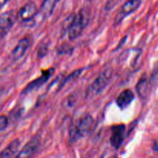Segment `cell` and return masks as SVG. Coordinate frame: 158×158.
Listing matches in <instances>:
<instances>
[{
	"label": "cell",
	"instance_id": "cell-4",
	"mask_svg": "<svg viewBox=\"0 0 158 158\" xmlns=\"http://www.w3.org/2000/svg\"><path fill=\"white\" fill-rule=\"evenodd\" d=\"M142 1L143 0H127L122 6L120 11L116 15L115 19H114V25L117 26V25L120 24L126 17L131 15L133 12L137 10V9L141 5Z\"/></svg>",
	"mask_w": 158,
	"mask_h": 158
},
{
	"label": "cell",
	"instance_id": "cell-7",
	"mask_svg": "<svg viewBox=\"0 0 158 158\" xmlns=\"http://www.w3.org/2000/svg\"><path fill=\"white\" fill-rule=\"evenodd\" d=\"M40 140L37 137H34L19 151L16 158H33L40 148Z\"/></svg>",
	"mask_w": 158,
	"mask_h": 158
},
{
	"label": "cell",
	"instance_id": "cell-10",
	"mask_svg": "<svg viewBox=\"0 0 158 158\" xmlns=\"http://www.w3.org/2000/svg\"><path fill=\"white\" fill-rule=\"evenodd\" d=\"M31 45V40L29 37H24L19 41L12 52V57L14 60H19L26 54Z\"/></svg>",
	"mask_w": 158,
	"mask_h": 158
},
{
	"label": "cell",
	"instance_id": "cell-12",
	"mask_svg": "<svg viewBox=\"0 0 158 158\" xmlns=\"http://www.w3.org/2000/svg\"><path fill=\"white\" fill-rule=\"evenodd\" d=\"M20 142L19 140H14L0 153V158H16L19 150Z\"/></svg>",
	"mask_w": 158,
	"mask_h": 158
},
{
	"label": "cell",
	"instance_id": "cell-1",
	"mask_svg": "<svg viewBox=\"0 0 158 158\" xmlns=\"http://www.w3.org/2000/svg\"><path fill=\"white\" fill-rule=\"evenodd\" d=\"M90 20V11L87 8L80 9L77 14H72L66 20V29L70 40L78 38Z\"/></svg>",
	"mask_w": 158,
	"mask_h": 158
},
{
	"label": "cell",
	"instance_id": "cell-5",
	"mask_svg": "<svg viewBox=\"0 0 158 158\" xmlns=\"http://www.w3.org/2000/svg\"><path fill=\"white\" fill-rule=\"evenodd\" d=\"M18 18L14 11H7L0 15V37L3 38L11 30Z\"/></svg>",
	"mask_w": 158,
	"mask_h": 158
},
{
	"label": "cell",
	"instance_id": "cell-20",
	"mask_svg": "<svg viewBox=\"0 0 158 158\" xmlns=\"http://www.w3.org/2000/svg\"><path fill=\"white\" fill-rule=\"evenodd\" d=\"M110 158H117V156H112V157H110Z\"/></svg>",
	"mask_w": 158,
	"mask_h": 158
},
{
	"label": "cell",
	"instance_id": "cell-18",
	"mask_svg": "<svg viewBox=\"0 0 158 158\" xmlns=\"http://www.w3.org/2000/svg\"><path fill=\"white\" fill-rule=\"evenodd\" d=\"M9 1H10V0H0V9L2 7H4Z\"/></svg>",
	"mask_w": 158,
	"mask_h": 158
},
{
	"label": "cell",
	"instance_id": "cell-9",
	"mask_svg": "<svg viewBox=\"0 0 158 158\" xmlns=\"http://www.w3.org/2000/svg\"><path fill=\"white\" fill-rule=\"evenodd\" d=\"M125 133V126L123 124H118L114 126L111 130L110 143L116 149L120 148L123 142Z\"/></svg>",
	"mask_w": 158,
	"mask_h": 158
},
{
	"label": "cell",
	"instance_id": "cell-13",
	"mask_svg": "<svg viewBox=\"0 0 158 158\" xmlns=\"http://www.w3.org/2000/svg\"><path fill=\"white\" fill-rule=\"evenodd\" d=\"M59 1L60 0H43L39 10V13L41 15L42 18L46 19L50 16Z\"/></svg>",
	"mask_w": 158,
	"mask_h": 158
},
{
	"label": "cell",
	"instance_id": "cell-6",
	"mask_svg": "<svg viewBox=\"0 0 158 158\" xmlns=\"http://www.w3.org/2000/svg\"><path fill=\"white\" fill-rule=\"evenodd\" d=\"M54 71H55V69H54L53 68H49V69H46V70L43 71L40 77H37L36 79L33 80L32 81H31L30 83H28V84L26 85V87L23 89L22 94H27L32 92V91L35 90V89H38L39 88H40L42 86H43V85L49 80V79L50 78V77H52V74H53Z\"/></svg>",
	"mask_w": 158,
	"mask_h": 158
},
{
	"label": "cell",
	"instance_id": "cell-17",
	"mask_svg": "<svg viewBox=\"0 0 158 158\" xmlns=\"http://www.w3.org/2000/svg\"><path fill=\"white\" fill-rule=\"evenodd\" d=\"M73 52V48L69 45H63L58 49V52L60 54H71Z\"/></svg>",
	"mask_w": 158,
	"mask_h": 158
},
{
	"label": "cell",
	"instance_id": "cell-16",
	"mask_svg": "<svg viewBox=\"0 0 158 158\" xmlns=\"http://www.w3.org/2000/svg\"><path fill=\"white\" fill-rule=\"evenodd\" d=\"M8 124H9V120L7 117L4 115L0 116V132L5 131L7 128Z\"/></svg>",
	"mask_w": 158,
	"mask_h": 158
},
{
	"label": "cell",
	"instance_id": "cell-14",
	"mask_svg": "<svg viewBox=\"0 0 158 158\" xmlns=\"http://www.w3.org/2000/svg\"><path fill=\"white\" fill-rule=\"evenodd\" d=\"M148 91V78L145 76L140 79L137 85V92L140 98H144L147 97Z\"/></svg>",
	"mask_w": 158,
	"mask_h": 158
},
{
	"label": "cell",
	"instance_id": "cell-3",
	"mask_svg": "<svg viewBox=\"0 0 158 158\" xmlns=\"http://www.w3.org/2000/svg\"><path fill=\"white\" fill-rule=\"evenodd\" d=\"M112 71L110 69L103 71L89 86L86 90V97L92 98L101 94L109 85L112 78Z\"/></svg>",
	"mask_w": 158,
	"mask_h": 158
},
{
	"label": "cell",
	"instance_id": "cell-8",
	"mask_svg": "<svg viewBox=\"0 0 158 158\" xmlns=\"http://www.w3.org/2000/svg\"><path fill=\"white\" fill-rule=\"evenodd\" d=\"M39 10L34 2H28L20 9L18 12V17L25 23L30 22L38 15Z\"/></svg>",
	"mask_w": 158,
	"mask_h": 158
},
{
	"label": "cell",
	"instance_id": "cell-19",
	"mask_svg": "<svg viewBox=\"0 0 158 158\" xmlns=\"http://www.w3.org/2000/svg\"><path fill=\"white\" fill-rule=\"evenodd\" d=\"M153 149H154L156 152H158V140L157 141L154 142V145H153Z\"/></svg>",
	"mask_w": 158,
	"mask_h": 158
},
{
	"label": "cell",
	"instance_id": "cell-2",
	"mask_svg": "<svg viewBox=\"0 0 158 158\" xmlns=\"http://www.w3.org/2000/svg\"><path fill=\"white\" fill-rule=\"evenodd\" d=\"M95 120L89 114H86L72 127L69 131V138L71 142H76L85 137L94 130Z\"/></svg>",
	"mask_w": 158,
	"mask_h": 158
},
{
	"label": "cell",
	"instance_id": "cell-11",
	"mask_svg": "<svg viewBox=\"0 0 158 158\" xmlns=\"http://www.w3.org/2000/svg\"><path fill=\"white\" fill-rule=\"evenodd\" d=\"M134 100V94L131 89H125L117 97V104L120 109L123 110L127 107Z\"/></svg>",
	"mask_w": 158,
	"mask_h": 158
},
{
	"label": "cell",
	"instance_id": "cell-15",
	"mask_svg": "<svg viewBox=\"0 0 158 158\" xmlns=\"http://www.w3.org/2000/svg\"><path fill=\"white\" fill-rule=\"evenodd\" d=\"M82 71H83V69H77V70H75V71H73V73H71L69 74L67 77H66V78H65L64 80H63L62 83H60V86H59V89H61V88L63 87V86H64L66 83L69 82L70 80H74V79L77 78V77H78L81 74Z\"/></svg>",
	"mask_w": 158,
	"mask_h": 158
}]
</instances>
